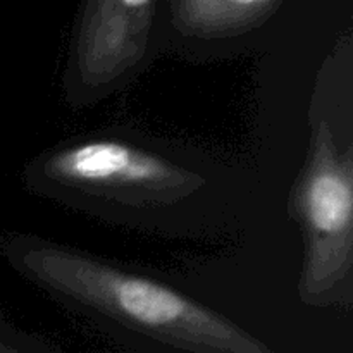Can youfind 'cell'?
Segmentation results:
<instances>
[{"mask_svg": "<svg viewBox=\"0 0 353 353\" xmlns=\"http://www.w3.org/2000/svg\"><path fill=\"white\" fill-rule=\"evenodd\" d=\"M0 353H23L19 345L14 341L10 331L3 326L2 321H0Z\"/></svg>", "mask_w": 353, "mask_h": 353, "instance_id": "obj_6", "label": "cell"}, {"mask_svg": "<svg viewBox=\"0 0 353 353\" xmlns=\"http://www.w3.org/2000/svg\"><path fill=\"white\" fill-rule=\"evenodd\" d=\"M274 3L276 0H174L172 16L183 33L221 38L257 24Z\"/></svg>", "mask_w": 353, "mask_h": 353, "instance_id": "obj_5", "label": "cell"}, {"mask_svg": "<svg viewBox=\"0 0 353 353\" xmlns=\"http://www.w3.org/2000/svg\"><path fill=\"white\" fill-rule=\"evenodd\" d=\"M10 265L41 288L162 343L195 353H276L223 314L148 276L31 236L0 243Z\"/></svg>", "mask_w": 353, "mask_h": 353, "instance_id": "obj_1", "label": "cell"}, {"mask_svg": "<svg viewBox=\"0 0 353 353\" xmlns=\"http://www.w3.org/2000/svg\"><path fill=\"white\" fill-rule=\"evenodd\" d=\"M38 190L130 207L172 205L205 179L161 154L114 138H86L41 155L26 172Z\"/></svg>", "mask_w": 353, "mask_h": 353, "instance_id": "obj_3", "label": "cell"}, {"mask_svg": "<svg viewBox=\"0 0 353 353\" xmlns=\"http://www.w3.org/2000/svg\"><path fill=\"white\" fill-rule=\"evenodd\" d=\"M155 0H86L65 92L76 103L103 95L131 76L147 52Z\"/></svg>", "mask_w": 353, "mask_h": 353, "instance_id": "obj_4", "label": "cell"}, {"mask_svg": "<svg viewBox=\"0 0 353 353\" xmlns=\"http://www.w3.org/2000/svg\"><path fill=\"white\" fill-rule=\"evenodd\" d=\"M290 216L303 233L300 300L312 307L350 305L353 268L352 143L326 117L314 124L307 162L290 195Z\"/></svg>", "mask_w": 353, "mask_h": 353, "instance_id": "obj_2", "label": "cell"}]
</instances>
